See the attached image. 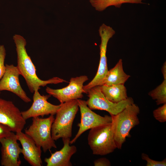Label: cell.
Segmentation results:
<instances>
[{"label": "cell", "mask_w": 166, "mask_h": 166, "mask_svg": "<svg viewBox=\"0 0 166 166\" xmlns=\"http://www.w3.org/2000/svg\"><path fill=\"white\" fill-rule=\"evenodd\" d=\"M141 158L146 162V166H166V159L161 161H157L151 159L148 155L143 153L141 154Z\"/></svg>", "instance_id": "44dd1931"}, {"label": "cell", "mask_w": 166, "mask_h": 166, "mask_svg": "<svg viewBox=\"0 0 166 166\" xmlns=\"http://www.w3.org/2000/svg\"><path fill=\"white\" fill-rule=\"evenodd\" d=\"M162 73L163 75L164 79H166V63L165 61L161 69Z\"/></svg>", "instance_id": "d4e9b609"}, {"label": "cell", "mask_w": 166, "mask_h": 166, "mask_svg": "<svg viewBox=\"0 0 166 166\" xmlns=\"http://www.w3.org/2000/svg\"><path fill=\"white\" fill-rule=\"evenodd\" d=\"M60 104L51 128V135L54 140L72 136L73 123L79 108L77 100Z\"/></svg>", "instance_id": "3957f363"}, {"label": "cell", "mask_w": 166, "mask_h": 166, "mask_svg": "<svg viewBox=\"0 0 166 166\" xmlns=\"http://www.w3.org/2000/svg\"><path fill=\"white\" fill-rule=\"evenodd\" d=\"M95 166H110L111 163L108 159L103 157L96 160L94 161Z\"/></svg>", "instance_id": "cb8c5ba5"}, {"label": "cell", "mask_w": 166, "mask_h": 166, "mask_svg": "<svg viewBox=\"0 0 166 166\" xmlns=\"http://www.w3.org/2000/svg\"><path fill=\"white\" fill-rule=\"evenodd\" d=\"M81 113L80 122L78 124V130L74 138L70 140V144L74 143L79 137L88 130L101 125L111 124V116H101L93 111L87 106L86 101L77 99Z\"/></svg>", "instance_id": "ba28073f"}, {"label": "cell", "mask_w": 166, "mask_h": 166, "mask_svg": "<svg viewBox=\"0 0 166 166\" xmlns=\"http://www.w3.org/2000/svg\"><path fill=\"white\" fill-rule=\"evenodd\" d=\"M49 95H41L38 90H35L33 96V102L27 110L21 112L23 118L26 120L31 117H42L45 115L55 114L61 106L53 105L47 101L50 97Z\"/></svg>", "instance_id": "7c38bea8"}, {"label": "cell", "mask_w": 166, "mask_h": 166, "mask_svg": "<svg viewBox=\"0 0 166 166\" xmlns=\"http://www.w3.org/2000/svg\"><path fill=\"white\" fill-rule=\"evenodd\" d=\"M11 132L7 126L0 123V141L3 138L9 136Z\"/></svg>", "instance_id": "603a6c76"}, {"label": "cell", "mask_w": 166, "mask_h": 166, "mask_svg": "<svg viewBox=\"0 0 166 166\" xmlns=\"http://www.w3.org/2000/svg\"><path fill=\"white\" fill-rule=\"evenodd\" d=\"M87 94L89 99L86 102L87 106L91 109L105 111L110 116L117 114L127 105L134 103L133 99L131 97H128L126 99L117 103L110 101L103 94L99 85L90 89Z\"/></svg>", "instance_id": "52a82bcc"}, {"label": "cell", "mask_w": 166, "mask_h": 166, "mask_svg": "<svg viewBox=\"0 0 166 166\" xmlns=\"http://www.w3.org/2000/svg\"><path fill=\"white\" fill-rule=\"evenodd\" d=\"M98 31L101 39L99 63L97 73L94 78L87 85L83 86L84 93L87 94L92 87L102 85L108 71L106 55L107 45L109 39L116 33L115 31L112 27L104 23L100 26Z\"/></svg>", "instance_id": "8992f818"}, {"label": "cell", "mask_w": 166, "mask_h": 166, "mask_svg": "<svg viewBox=\"0 0 166 166\" xmlns=\"http://www.w3.org/2000/svg\"><path fill=\"white\" fill-rule=\"evenodd\" d=\"M54 118L53 115L46 118L33 117L31 124L25 131V133L32 139L37 145L42 148L44 153L53 148H57L51 132Z\"/></svg>", "instance_id": "277c9868"}, {"label": "cell", "mask_w": 166, "mask_h": 166, "mask_svg": "<svg viewBox=\"0 0 166 166\" xmlns=\"http://www.w3.org/2000/svg\"><path fill=\"white\" fill-rule=\"evenodd\" d=\"M100 86L101 91L104 96L112 102L117 103L126 99L128 97L126 89L124 84L111 86L102 85Z\"/></svg>", "instance_id": "e0dca14e"}, {"label": "cell", "mask_w": 166, "mask_h": 166, "mask_svg": "<svg viewBox=\"0 0 166 166\" xmlns=\"http://www.w3.org/2000/svg\"><path fill=\"white\" fill-rule=\"evenodd\" d=\"M64 145L59 151L51 153V156L45 158V162L46 166H72L70 161L72 156L77 151L74 145H70V138H62Z\"/></svg>", "instance_id": "9a60e30c"}, {"label": "cell", "mask_w": 166, "mask_h": 166, "mask_svg": "<svg viewBox=\"0 0 166 166\" xmlns=\"http://www.w3.org/2000/svg\"><path fill=\"white\" fill-rule=\"evenodd\" d=\"M130 77L124 72L122 60L120 59L114 67L108 71L101 85L124 84Z\"/></svg>", "instance_id": "2e32d148"}, {"label": "cell", "mask_w": 166, "mask_h": 166, "mask_svg": "<svg viewBox=\"0 0 166 166\" xmlns=\"http://www.w3.org/2000/svg\"><path fill=\"white\" fill-rule=\"evenodd\" d=\"M6 71L0 80V91H7L15 94L24 102L31 101L22 89L20 83V72L17 67L14 65L6 64Z\"/></svg>", "instance_id": "8fae6325"}, {"label": "cell", "mask_w": 166, "mask_h": 166, "mask_svg": "<svg viewBox=\"0 0 166 166\" xmlns=\"http://www.w3.org/2000/svg\"><path fill=\"white\" fill-rule=\"evenodd\" d=\"M17 139L20 142L22 153L25 160L32 166H41V148L30 136L20 131L16 133Z\"/></svg>", "instance_id": "5bb4252c"}, {"label": "cell", "mask_w": 166, "mask_h": 166, "mask_svg": "<svg viewBox=\"0 0 166 166\" xmlns=\"http://www.w3.org/2000/svg\"><path fill=\"white\" fill-rule=\"evenodd\" d=\"M6 56V51L4 46L0 45V80L6 71V66L4 65Z\"/></svg>", "instance_id": "7402d4cb"}, {"label": "cell", "mask_w": 166, "mask_h": 166, "mask_svg": "<svg viewBox=\"0 0 166 166\" xmlns=\"http://www.w3.org/2000/svg\"><path fill=\"white\" fill-rule=\"evenodd\" d=\"M87 139L88 144L94 155H106L113 152L117 148L111 123L91 129Z\"/></svg>", "instance_id": "5b68a950"}, {"label": "cell", "mask_w": 166, "mask_h": 166, "mask_svg": "<svg viewBox=\"0 0 166 166\" xmlns=\"http://www.w3.org/2000/svg\"><path fill=\"white\" fill-rule=\"evenodd\" d=\"M145 0H89V2L96 10L102 11L112 6L120 8L124 3L144 4L143 1Z\"/></svg>", "instance_id": "ac0fdd59"}, {"label": "cell", "mask_w": 166, "mask_h": 166, "mask_svg": "<svg viewBox=\"0 0 166 166\" xmlns=\"http://www.w3.org/2000/svg\"><path fill=\"white\" fill-rule=\"evenodd\" d=\"M138 106L134 103L127 105L117 114L111 116V126L114 140L117 148L121 149L126 138L130 136L131 130L140 123Z\"/></svg>", "instance_id": "7a4b0ae2"}, {"label": "cell", "mask_w": 166, "mask_h": 166, "mask_svg": "<svg viewBox=\"0 0 166 166\" xmlns=\"http://www.w3.org/2000/svg\"><path fill=\"white\" fill-rule=\"evenodd\" d=\"M16 134L12 132L8 136L0 141L1 144V164L2 166H19L22 148L17 142Z\"/></svg>", "instance_id": "4fadbf2b"}, {"label": "cell", "mask_w": 166, "mask_h": 166, "mask_svg": "<svg viewBox=\"0 0 166 166\" xmlns=\"http://www.w3.org/2000/svg\"><path fill=\"white\" fill-rule=\"evenodd\" d=\"M148 95L156 101L157 105L166 103V79L155 89L150 91Z\"/></svg>", "instance_id": "d6986e66"}, {"label": "cell", "mask_w": 166, "mask_h": 166, "mask_svg": "<svg viewBox=\"0 0 166 166\" xmlns=\"http://www.w3.org/2000/svg\"><path fill=\"white\" fill-rule=\"evenodd\" d=\"M13 39L15 44L17 55V67L25 79L30 91L34 93L36 90L49 84H57L67 81L62 78L54 77L47 80L40 79L36 74L35 66L26 52V39L22 36L15 34Z\"/></svg>", "instance_id": "6da1fadb"}, {"label": "cell", "mask_w": 166, "mask_h": 166, "mask_svg": "<svg viewBox=\"0 0 166 166\" xmlns=\"http://www.w3.org/2000/svg\"><path fill=\"white\" fill-rule=\"evenodd\" d=\"M154 118L160 123L166 121V103L155 109L153 112Z\"/></svg>", "instance_id": "ffe728a7"}, {"label": "cell", "mask_w": 166, "mask_h": 166, "mask_svg": "<svg viewBox=\"0 0 166 166\" xmlns=\"http://www.w3.org/2000/svg\"><path fill=\"white\" fill-rule=\"evenodd\" d=\"M88 80V77L85 75L72 77L69 84L65 87L54 89L47 87L45 90L49 95L57 98L61 104H62L82 98L84 93L83 84Z\"/></svg>", "instance_id": "9c48e42d"}, {"label": "cell", "mask_w": 166, "mask_h": 166, "mask_svg": "<svg viewBox=\"0 0 166 166\" xmlns=\"http://www.w3.org/2000/svg\"><path fill=\"white\" fill-rule=\"evenodd\" d=\"M0 123L16 133L22 131L26 122L21 112L12 101L0 98Z\"/></svg>", "instance_id": "30bf717a"}]
</instances>
